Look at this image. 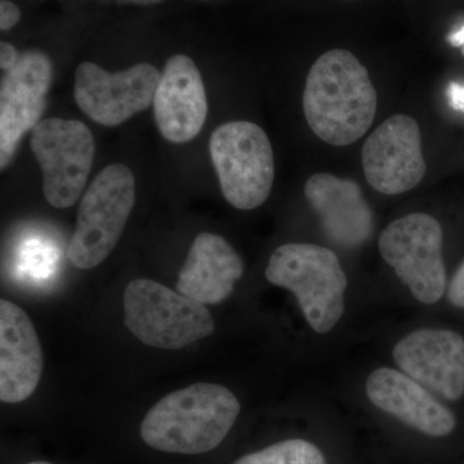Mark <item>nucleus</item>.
Wrapping results in <instances>:
<instances>
[{"instance_id":"nucleus-1","label":"nucleus","mask_w":464,"mask_h":464,"mask_svg":"<svg viewBox=\"0 0 464 464\" xmlns=\"http://www.w3.org/2000/svg\"><path fill=\"white\" fill-rule=\"evenodd\" d=\"M377 105L368 70L350 51L325 52L311 67L304 92V116L324 142L348 146L362 139L373 123Z\"/></svg>"},{"instance_id":"nucleus-2","label":"nucleus","mask_w":464,"mask_h":464,"mask_svg":"<svg viewBox=\"0 0 464 464\" xmlns=\"http://www.w3.org/2000/svg\"><path fill=\"white\" fill-rule=\"evenodd\" d=\"M239 400L216 383L191 384L157 402L141 423L150 448L173 454H203L224 441L239 417Z\"/></svg>"},{"instance_id":"nucleus-3","label":"nucleus","mask_w":464,"mask_h":464,"mask_svg":"<svg viewBox=\"0 0 464 464\" xmlns=\"http://www.w3.org/2000/svg\"><path fill=\"white\" fill-rule=\"evenodd\" d=\"M265 275L295 295L316 333L331 332L343 315L347 276L333 250L316 244H285L271 255Z\"/></svg>"},{"instance_id":"nucleus-4","label":"nucleus","mask_w":464,"mask_h":464,"mask_svg":"<svg viewBox=\"0 0 464 464\" xmlns=\"http://www.w3.org/2000/svg\"><path fill=\"white\" fill-rule=\"evenodd\" d=\"M124 324L143 344L161 350H181L215 332L206 304L151 279L128 284Z\"/></svg>"},{"instance_id":"nucleus-5","label":"nucleus","mask_w":464,"mask_h":464,"mask_svg":"<svg viewBox=\"0 0 464 464\" xmlns=\"http://www.w3.org/2000/svg\"><path fill=\"white\" fill-rule=\"evenodd\" d=\"M136 201V181L124 164L103 168L79 206L67 257L79 270L102 264L115 248Z\"/></svg>"},{"instance_id":"nucleus-6","label":"nucleus","mask_w":464,"mask_h":464,"mask_svg":"<svg viewBox=\"0 0 464 464\" xmlns=\"http://www.w3.org/2000/svg\"><path fill=\"white\" fill-rule=\"evenodd\" d=\"M210 158L225 199L241 210L267 200L275 179L274 151L267 134L250 121H230L210 137Z\"/></svg>"},{"instance_id":"nucleus-7","label":"nucleus","mask_w":464,"mask_h":464,"mask_svg":"<svg viewBox=\"0 0 464 464\" xmlns=\"http://www.w3.org/2000/svg\"><path fill=\"white\" fill-rule=\"evenodd\" d=\"M442 239L438 219L424 213L396 219L380 237L382 257L423 304H436L447 289Z\"/></svg>"},{"instance_id":"nucleus-8","label":"nucleus","mask_w":464,"mask_h":464,"mask_svg":"<svg viewBox=\"0 0 464 464\" xmlns=\"http://www.w3.org/2000/svg\"><path fill=\"white\" fill-rule=\"evenodd\" d=\"M32 150L43 170V191L52 207L74 206L90 176L94 140L82 121L51 118L33 128Z\"/></svg>"},{"instance_id":"nucleus-9","label":"nucleus","mask_w":464,"mask_h":464,"mask_svg":"<svg viewBox=\"0 0 464 464\" xmlns=\"http://www.w3.org/2000/svg\"><path fill=\"white\" fill-rule=\"evenodd\" d=\"M160 72L150 63H137L121 72H109L93 63L76 69L75 101L96 123L115 127L154 102Z\"/></svg>"},{"instance_id":"nucleus-10","label":"nucleus","mask_w":464,"mask_h":464,"mask_svg":"<svg viewBox=\"0 0 464 464\" xmlns=\"http://www.w3.org/2000/svg\"><path fill=\"white\" fill-rule=\"evenodd\" d=\"M362 160L366 181L375 191L399 195L411 190L427 170L420 125L409 115L391 116L366 140Z\"/></svg>"},{"instance_id":"nucleus-11","label":"nucleus","mask_w":464,"mask_h":464,"mask_svg":"<svg viewBox=\"0 0 464 464\" xmlns=\"http://www.w3.org/2000/svg\"><path fill=\"white\" fill-rule=\"evenodd\" d=\"M399 368L448 401L464 396V338L448 329H420L393 347Z\"/></svg>"},{"instance_id":"nucleus-12","label":"nucleus","mask_w":464,"mask_h":464,"mask_svg":"<svg viewBox=\"0 0 464 464\" xmlns=\"http://www.w3.org/2000/svg\"><path fill=\"white\" fill-rule=\"evenodd\" d=\"M52 67L42 52L34 51L18 58L8 70L0 93V152L2 169L14 157L21 137L39 123L45 109Z\"/></svg>"},{"instance_id":"nucleus-13","label":"nucleus","mask_w":464,"mask_h":464,"mask_svg":"<svg viewBox=\"0 0 464 464\" xmlns=\"http://www.w3.org/2000/svg\"><path fill=\"white\" fill-rule=\"evenodd\" d=\"M152 105L159 130L168 141L185 143L198 136L208 102L199 69L190 57L177 54L168 60Z\"/></svg>"},{"instance_id":"nucleus-14","label":"nucleus","mask_w":464,"mask_h":464,"mask_svg":"<svg viewBox=\"0 0 464 464\" xmlns=\"http://www.w3.org/2000/svg\"><path fill=\"white\" fill-rule=\"evenodd\" d=\"M366 395L381 411L424 435L442 438L456 429L453 411L404 372L377 369L366 381Z\"/></svg>"},{"instance_id":"nucleus-15","label":"nucleus","mask_w":464,"mask_h":464,"mask_svg":"<svg viewBox=\"0 0 464 464\" xmlns=\"http://www.w3.org/2000/svg\"><path fill=\"white\" fill-rule=\"evenodd\" d=\"M44 368L43 350L30 317L7 299L0 301V400L25 401L35 392Z\"/></svg>"},{"instance_id":"nucleus-16","label":"nucleus","mask_w":464,"mask_h":464,"mask_svg":"<svg viewBox=\"0 0 464 464\" xmlns=\"http://www.w3.org/2000/svg\"><path fill=\"white\" fill-rule=\"evenodd\" d=\"M304 195L333 243L355 248L371 239L373 215L356 182L317 173L307 179Z\"/></svg>"},{"instance_id":"nucleus-17","label":"nucleus","mask_w":464,"mask_h":464,"mask_svg":"<svg viewBox=\"0 0 464 464\" xmlns=\"http://www.w3.org/2000/svg\"><path fill=\"white\" fill-rule=\"evenodd\" d=\"M243 273V261L224 237L201 232L179 271L177 289L199 304H218L230 297Z\"/></svg>"},{"instance_id":"nucleus-18","label":"nucleus","mask_w":464,"mask_h":464,"mask_svg":"<svg viewBox=\"0 0 464 464\" xmlns=\"http://www.w3.org/2000/svg\"><path fill=\"white\" fill-rule=\"evenodd\" d=\"M234 464H326L322 450L306 440L292 439L248 454Z\"/></svg>"},{"instance_id":"nucleus-19","label":"nucleus","mask_w":464,"mask_h":464,"mask_svg":"<svg viewBox=\"0 0 464 464\" xmlns=\"http://www.w3.org/2000/svg\"><path fill=\"white\" fill-rule=\"evenodd\" d=\"M448 298L453 306L464 308V261L451 279L448 288Z\"/></svg>"},{"instance_id":"nucleus-20","label":"nucleus","mask_w":464,"mask_h":464,"mask_svg":"<svg viewBox=\"0 0 464 464\" xmlns=\"http://www.w3.org/2000/svg\"><path fill=\"white\" fill-rule=\"evenodd\" d=\"M20 17V9L16 5L8 2V0L0 2V29L3 32H7V30L16 25Z\"/></svg>"},{"instance_id":"nucleus-21","label":"nucleus","mask_w":464,"mask_h":464,"mask_svg":"<svg viewBox=\"0 0 464 464\" xmlns=\"http://www.w3.org/2000/svg\"><path fill=\"white\" fill-rule=\"evenodd\" d=\"M18 58L20 57H18L16 48L7 42H2L0 44V67L2 70H5V72L11 70L16 65Z\"/></svg>"},{"instance_id":"nucleus-22","label":"nucleus","mask_w":464,"mask_h":464,"mask_svg":"<svg viewBox=\"0 0 464 464\" xmlns=\"http://www.w3.org/2000/svg\"><path fill=\"white\" fill-rule=\"evenodd\" d=\"M449 103L456 111L464 112V85L450 83L448 90Z\"/></svg>"},{"instance_id":"nucleus-23","label":"nucleus","mask_w":464,"mask_h":464,"mask_svg":"<svg viewBox=\"0 0 464 464\" xmlns=\"http://www.w3.org/2000/svg\"><path fill=\"white\" fill-rule=\"evenodd\" d=\"M450 42L451 44L457 45V47L464 44V27H462L460 30H458L457 33H454L453 35L450 36Z\"/></svg>"},{"instance_id":"nucleus-24","label":"nucleus","mask_w":464,"mask_h":464,"mask_svg":"<svg viewBox=\"0 0 464 464\" xmlns=\"http://www.w3.org/2000/svg\"><path fill=\"white\" fill-rule=\"evenodd\" d=\"M27 464H51V463H48V462H32V463H27Z\"/></svg>"}]
</instances>
